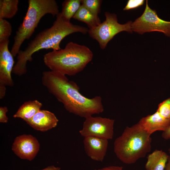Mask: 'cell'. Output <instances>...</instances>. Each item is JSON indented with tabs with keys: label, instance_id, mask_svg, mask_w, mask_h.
I'll return each mask as SVG.
<instances>
[{
	"label": "cell",
	"instance_id": "6da1fadb",
	"mask_svg": "<svg viewBox=\"0 0 170 170\" xmlns=\"http://www.w3.org/2000/svg\"><path fill=\"white\" fill-rule=\"evenodd\" d=\"M43 85L64 105L69 112L85 118L104 110L100 96L87 98L79 92L77 84L59 72L46 71L42 73Z\"/></svg>",
	"mask_w": 170,
	"mask_h": 170
},
{
	"label": "cell",
	"instance_id": "7a4b0ae2",
	"mask_svg": "<svg viewBox=\"0 0 170 170\" xmlns=\"http://www.w3.org/2000/svg\"><path fill=\"white\" fill-rule=\"evenodd\" d=\"M88 31L86 27L73 24L65 20L60 12L51 26L40 32L24 50H20L12 72L19 76L25 75L27 72V62L32 61V55L34 53L43 49L60 50V42L66 37L76 32L85 34Z\"/></svg>",
	"mask_w": 170,
	"mask_h": 170
},
{
	"label": "cell",
	"instance_id": "3957f363",
	"mask_svg": "<svg viewBox=\"0 0 170 170\" xmlns=\"http://www.w3.org/2000/svg\"><path fill=\"white\" fill-rule=\"evenodd\" d=\"M93 56L92 52L88 47L70 42L63 49L45 54L43 60L51 71L72 76L82 71Z\"/></svg>",
	"mask_w": 170,
	"mask_h": 170
},
{
	"label": "cell",
	"instance_id": "277c9868",
	"mask_svg": "<svg viewBox=\"0 0 170 170\" xmlns=\"http://www.w3.org/2000/svg\"><path fill=\"white\" fill-rule=\"evenodd\" d=\"M151 134L138 123L127 127L114 144V150L117 158L123 163L133 164L144 157L151 150Z\"/></svg>",
	"mask_w": 170,
	"mask_h": 170
},
{
	"label": "cell",
	"instance_id": "5b68a950",
	"mask_svg": "<svg viewBox=\"0 0 170 170\" xmlns=\"http://www.w3.org/2000/svg\"><path fill=\"white\" fill-rule=\"evenodd\" d=\"M28 3L27 12L14 37L10 51L13 57L17 55L23 43L30 38L44 15L48 14L56 16L60 13L55 0H29Z\"/></svg>",
	"mask_w": 170,
	"mask_h": 170
},
{
	"label": "cell",
	"instance_id": "8992f818",
	"mask_svg": "<svg viewBox=\"0 0 170 170\" xmlns=\"http://www.w3.org/2000/svg\"><path fill=\"white\" fill-rule=\"evenodd\" d=\"M105 20L99 25L89 29L88 32L91 37L98 42L102 49H104L109 42L119 33L123 31L133 32L131 21L122 24L118 22L116 14L105 12Z\"/></svg>",
	"mask_w": 170,
	"mask_h": 170
},
{
	"label": "cell",
	"instance_id": "52a82bcc",
	"mask_svg": "<svg viewBox=\"0 0 170 170\" xmlns=\"http://www.w3.org/2000/svg\"><path fill=\"white\" fill-rule=\"evenodd\" d=\"M132 30L133 31L140 34L147 32L158 31L170 37V21L160 18L156 11L149 7L147 0L144 12L132 22Z\"/></svg>",
	"mask_w": 170,
	"mask_h": 170
},
{
	"label": "cell",
	"instance_id": "ba28073f",
	"mask_svg": "<svg viewBox=\"0 0 170 170\" xmlns=\"http://www.w3.org/2000/svg\"><path fill=\"white\" fill-rule=\"evenodd\" d=\"M85 119L82 128L79 131L82 136L95 137L108 140L113 138L114 120L92 116Z\"/></svg>",
	"mask_w": 170,
	"mask_h": 170
},
{
	"label": "cell",
	"instance_id": "9c48e42d",
	"mask_svg": "<svg viewBox=\"0 0 170 170\" xmlns=\"http://www.w3.org/2000/svg\"><path fill=\"white\" fill-rule=\"evenodd\" d=\"M40 146L36 138L30 134H23L15 139L12 150L20 159L31 161L36 156Z\"/></svg>",
	"mask_w": 170,
	"mask_h": 170
},
{
	"label": "cell",
	"instance_id": "30bf717a",
	"mask_svg": "<svg viewBox=\"0 0 170 170\" xmlns=\"http://www.w3.org/2000/svg\"><path fill=\"white\" fill-rule=\"evenodd\" d=\"M9 40L0 42V85L11 87L14 82L11 73L14 61L8 49Z\"/></svg>",
	"mask_w": 170,
	"mask_h": 170
},
{
	"label": "cell",
	"instance_id": "8fae6325",
	"mask_svg": "<svg viewBox=\"0 0 170 170\" xmlns=\"http://www.w3.org/2000/svg\"><path fill=\"white\" fill-rule=\"evenodd\" d=\"M83 142L85 152L88 156L94 161H103L107 149L108 140L87 137H84Z\"/></svg>",
	"mask_w": 170,
	"mask_h": 170
},
{
	"label": "cell",
	"instance_id": "7c38bea8",
	"mask_svg": "<svg viewBox=\"0 0 170 170\" xmlns=\"http://www.w3.org/2000/svg\"><path fill=\"white\" fill-rule=\"evenodd\" d=\"M58 121L52 112L40 110L31 119L26 122L34 129L44 132L56 127Z\"/></svg>",
	"mask_w": 170,
	"mask_h": 170
},
{
	"label": "cell",
	"instance_id": "4fadbf2b",
	"mask_svg": "<svg viewBox=\"0 0 170 170\" xmlns=\"http://www.w3.org/2000/svg\"><path fill=\"white\" fill-rule=\"evenodd\" d=\"M138 123L151 135L157 131H166L170 126V119L163 117L156 111L154 114L142 118Z\"/></svg>",
	"mask_w": 170,
	"mask_h": 170
},
{
	"label": "cell",
	"instance_id": "5bb4252c",
	"mask_svg": "<svg viewBox=\"0 0 170 170\" xmlns=\"http://www.w3.org/2000/svg\"><path fill=\"white\" fill-rule=\"evenodd\" d=\"M169 156L162 150H155L147 157L146 170H164Z\"/></svg>",
	"mask_w": 170,
	"mask_h": 170
},
{
	"label": "cell",
	"instance_id": "9a60e30c",
	"mask_svg": "<svg viewBox=\"0 0 170 170\" xmlns=\"http://www.w3.org/2000/svg\"><path fill=\"white\" fill-rule=\"evenodd\" d=\"M42 106V104L37 100L26 101L20 106L13 117L21 118L26 122L40 110Z\"/></svg>",
	"mask_w": 170,
	"mask_h": 170
},
{
	"label": "cell",
	"instance_id": "2e32d148",
	"mask_svg": "<svg viewBox=\"0 0 170 170\" xmlns=\"http://www.w3.org/2000/svg\"><path fill=\"white\" fill-rule=\"evenodd\" d=\"M72 18L85 23L89 29L94 27L101 23L98 16L94 15L82 4Z\"/></svg>",
	"mask_w": 170,
	"mask_h": 170
},
{
	"label": "cell",
	"instance_id": "e0dca14e",
	"mask_svg": "<svg viewBox=\"0 0 170 170\" xmlns=\"http://www.w3.org/2000/svg\"><path fill=\"white\" fill-rule=\"evenodd\" d=\"M18 0H0V19L11 18L18 9Z\"/></svg>",
	"mask_w": 170,
	"mask_h": 170
},
{
	"label": "cell",
	"instance_id": "ac0fdd59",
	"mask_svg": "<svg viewBox=\"0 0 170 170\" xmlns=\"http://www.w3.org/2000/svg\"><path fill=\"white\" fill-rule=\"evenodd\" d=\"M81 4V0H66L62 4V11L60 12L63 18L70 21L71 19L78 10Z\"/></svg>",
	"mask_w": 170,
	"mask_h": 170
},
{
	"label": "cell",
	"instance_id": "d6986e66",
	"mask_svg": "<svg viewBox=\"0 0 170 170\" xmlns=\"http://www.w3.org/2000/svg\"><path fill=\"white\" fill-rule=\"evenodd\" d=\"M12 32V27L10 22L5 19H0V42L9 40Z\"/></svg>",
	"mask_w": 170,
	"mask_h": 170
},
{
	"label": "cell",
	"instance_id": "ffe728a7",
	"mask_svg": "<svg viewBox=\"0 0 170 170\" xmlns=\"http://www.w3.org/2000/svg\"><path fill=\"white\" fill-rule=\"evenodd\" d=\"M102 0H81V4L95 15L98 16Z\"/></svg>",
	"mask_w": 170,
	"mask_h": 170
},
{
	"label": "cell",
	"instance_id": "44dd1931",
	"mask_svg": "<svg viewBox=\"0 0 170 170\" xmlns=\"http://www.w3.org/2000/svg\"><path fill=\"white\" fill-rule=\"evenodd\" d=\"M156 111L163 117L170 119V98L160 103Z\"/></svg>",
	"mask_w": 170,
	"mask_h": 170
},
{
	"label": "cell",
	"instance_id": "7402d4cb",
	"mask_svg": "<svg viewBox=\"0 0 170 170\" xmlns=\"http://www.w3.org/2000/svg\"><path fill=\"white\" fill-rule=\"evenodd\" d=\"M145 1L144 0H129L123 10H128L138 8L143 5Z\"/></svg>",
	"mask_w": 170,
	"mask_h": 170
},
{
	"label": "cell",
	"instance_id": "603a6c76",
	"mask_svg": "<svg viewBox=\"0 0 170 170\" xmlns=\"http://www.w3.org/2000/svg\"><path fill=\"white\" fill-rule=\"evenodd\" d=\"M8 111V108L6 106L0 107V122L6 123L8 122V118L6 115Z\"/></svg>",
	"mask_w": 170,
	"mask_h": 170
},
{
	"label": "cell",
	"instance_id": "cb8c5ba5",
	"mask_svg": "<svg viewBox=\"0 0 170 170\" xmlns=\"http://www.w3.org/2000/svg\"><path fill=\"white\" fill-rule=\"evenodd\" d=\"M94 170H123L122 166H111L105 167L101 168L94 169Z\"/></svg>",
	"mask_w": 170,
	"mask_h": 170
},
{
	"label": "cell",
	"instance_id": "d4e9b609",
	"mask_svg": "<svg viewBox=\"0 0 170 170\" xmlns=\"http://www.w3.org/2000/svg\"><path fill=\"white\" fill-rule=\"evenodd\" d=\"M162 136L164 139H170V126L166 131L162 133Z\"/></svg>",
	"mask_w": 170,
	"mask_h": 170
},
{
	"label": "cell",
	"instance_id": "484cf974",
	"mask_svg": "<svg viewBox=\"0 0 170 170\" xmlns=\"http://www.w3.org/2000/svg\"><path fill=\"white\" fill-rule=\"evenodd\" d=\"M6 91V86L0 85V99H2L4 97Z\"/></svg>",
	"mask_w": 170,
	"mask_h": 170
},
{
	"label": "cell",
	"instance_id": "4316f807",
	"mask_svg": "<svg viewBox=\"0 0 170 170\" xmlns=\"http://www.w3.org/2000/svg\"><path fill=\"white\" fill-rule=\"evenodd\" d=\"M40 170H61L59 167H55L54 165L48 166L46 168Z\"/></svg>",
	"mask_w": 170,
	"mask_h": 170
},
{
	"label": "cell",
	"instance_id": "83f0119b",
	"mask_svg": "<svg viewBox=\"0 0 170 170\" xmlns=\"http://www.w3.org/2000/svg\"><path fill=\"white\" fill-rule=\"evenodd\" d=\"M164 170H170V156H169Z\"/></svg>",
	"mask_w": 170,
	"mask_h": 170
},
{
	"label": "cell",
	"instance_id": "f1b7e54d",
	"mask_svg": "<svg viewBox=\"0 0 170 170\" xmlns=\"http://www.w3.org/2000/svg\"><path fill=\"white\" fill-rule=\"evenodd\" d=\"M168 150H169V153L170 154V148H169Z\"/></svg>",
	"mask_w": 170,
	"mask_h": 170
}]
</instances>
